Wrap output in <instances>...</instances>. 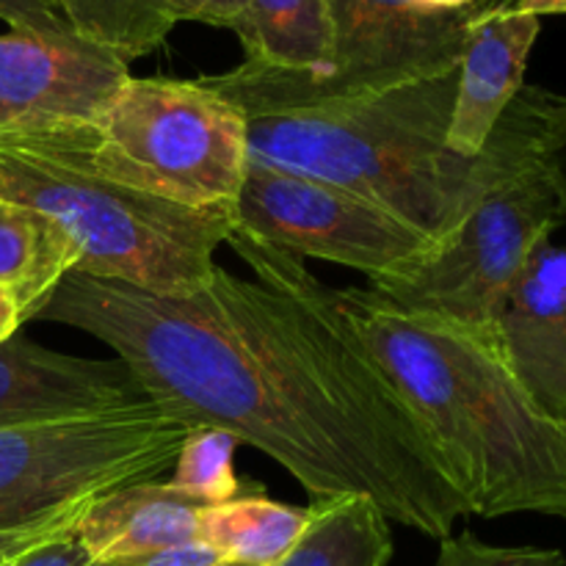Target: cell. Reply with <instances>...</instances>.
Wrapping results in <instances>:
<instances>
[{"mask_svg":"<svg viewBox=\"0 0 566 566\" xmlns=\"http://www.w3.org/2000/svg\"><path fill=\"white\" fill-rule=\"evenodd\" d=\"M130 64L75 36H0V114L9 122H92Z\"/></svg>","mask_w":566,"mask_h":566,"instance_id":"cell-10","label":"cell"},{"mask_svg":"<svg viewBox=\"0 0 566 566\" xmlns=\"http://www.w3.org/2000/svg\"><path fill=\"white\" fill-rule=\"evenodd\" d=\"M92 564L94 558L88 556L86 547L81 545L75 531H70V534L53 536V539L31 547V551L22 553L20 558H14V562L6 566H92Z\"/></svg>","mask_w":566,"mask_h":566,"instance_id":"cell-24","label":"cell"},{"mask_svg":"<svg viewBox=\"0 0 566 566\" xmlns=\"http://www.w3.org/2000/svg\"><path fill=\"white\" fill-rule=\"evenodd\" d=\"M517 0H475V11H512Z\"/></svg>","mask_w":566,"mask_h":566,"instance_id":"cell-30","label":"cell"},{"mask_svg":"<svg viewBox=\"0 0 566 566\" xmlns=\"http://www.w3.org/2000/svg\"><path fill=\"white\" fill-rule=\"evenodd\" d=\"M81 252L55 221L25 205L0 199V287L14 298L22 324L33 321Z\"/></svg>","mask_w":566,"mask_h":566,"instance_id":"cell-17","label":"cell"},{"mask_svg":"<svg viewBox=\"0 0 566 566\" xmlns=\"http://www.w3.org/2000/svg\"><path fill=\"white\" fill-rule=\"evenodd\" d=\"M495 352L531 401L566 429V249L539 243L495 318Z\"/></svg>","mask_w":566,"mask_h":566,"instance_id":"cell-12","label":"cell"},{"mask_svg":"<svg viewBox=\"0 0 566 566\" xmlns=\"http://www.w3.org/2000/svg\"><path fill=\"white\" fill-rule=\"evenodd\" d=\"M227 562L216 547H210L208 542L193 539L182 542V545L160 547V551L144 553V556L125 558V562H116L119 566H219Z\"/></svg>","mask_w":566,"mask_h":566,"instance_id":"cell-25","label":"cell"},{"mask_svg":"<svg viewBox=\"0 0 566 566\" xmlns=\"http://www.w3.org/2000/svg\"><path fill=\"white\" fill-rule=\"evenodd\" d=\"M434 566H566V556L562 551H545V547L490 545L464 531L459 536L451 534L440 539Z\"/></svg>","mask_w":566,"mask_h":566,"instance_id":"cell-21","label":"cell"},{"mask_svg":"<svg viewBox=\"0 0 566 566\" xmlns=\"http://www.w3.org/2000/svg\"><path fill=\"white\" fill-rule=\"evenodd\" d=\"M0 20L20 33L75 36L59 11V0H0ZM77 39V36H75Z\"/></svg>","mask_w":566,"mask_h":566,"instance_id":"cell-23","label":"cell"},{"mask_svg":"<svg viewBox=\"0 0 566 566\" xmlns=\"http://www.w3.org/2000/svg\"><path fill=\"white\" fill-rule=\"evenodd\" d=\"M562 221V202L542 169L534 138L528 153L481 193L446 241L409 271L368 282V287L403 313L440 321L495 348L503 298Z\"/></svg>","mask_w":566,"mask_h":566,"instance_id":"cell-7","label":"cell"},{"mask_svg":"<svg viewBox=\"0 0 566 566\" xmlns=\"http://www.w3.org/2000/svg\"><path fill=\"white\" fill-rule=\"evenodd\" d=\"M335 48L324 75L238 64L224 75L202 77L238 108L376 92L418 77L457 70L468 39L470 9L426 11L412 0H329Z\"/></svg>","mask_w":566,"mask_h":566,"instance_id":"cell-8","label":"cell"},{"mask_svg":"<svg viewBox=\"0 0 566 566\" xmlns=\"http://www.w3.org/2000/svg\"><path fill=\"white\" fill-rule=\"evenodd\" d=\"M235 33L243 64L298 77L324 75L335 48L329 0H247Z\"/></svg>","mask_w":566,"mask_h":566,"instance_id":"cell-16","label":"cell"},{"mask_svg":"<svg viewBox=\"0 0 566 566\" xmlns=\"http://www.w3.org/2000/svg\"><path fill=\"white\" fill-rule=\"evenodd\" d=\"M459 66L376 92L247 108L252 164L313 177L442 243L481 193L528 153L539 86H523L475 158L448 147Z\"/></svg>","mask_w":566,"mask_h":566,"instance_id":"cell-2","label":"cell"},{"mask_svg":"<svg viewBox=\"0 0 566 566\" xmlns=\"http://www.w3.org/2000/svg\"><path fill=\"white\" fill-rule=\"evenodd\" d=\"M149 401L136 374L114 359L50 352L14 332L0 343V429L114 412Z\"/></svg>","mask_w":566,"mask_h":566,"instance_id":"cell-11","label":"cell"},{"mask_svg":"<svg viewBox=\"0 0 566 566\" xmlns=\"http://www.w3.org/2000/svg\"><path fill=\"white\" fill-rule=\"evenodd\" d=\"M205 506L208 503L186 495L169 481H142L92 503L75 525V536L94 562L116 564L199 539Z\"/></svg>","mask_w":566,"mask_h":566,"instance_id":"cell-14","label":"cell"},{"mask_svg":"<svg viewBox=\"0 0 566 566\" xmlns=\"http://www.w3.org/2000/svg\"><path fill=\"white\" fill-rule=\"evenodd\" d=\"M238 446L230 431L193 429L177 451L169 484L208 506L243 495L235 473Z\"/></svg>","mask_w":566,"mask_h":566,"instance_id":"cell-20","label":"cell"},{"mask_svg":"<svg viewBox=\"0 0 566 566\" xmlns=\"http://www.w3.org/2000/svg\"><path fill=\"white\" fill-rule=\"evenodd\" d=\"M390 525L370 497H315L302 536L276 566H387L396 551Z\"/></svg>","mask_w":566,"mask_h":566,"instance_id":"cell-18","label":"cell"},{"mask_svg":"<svg viewBox=\"0 0 566 566\" xmlns=\"http://www.w3.org/2000/svg\"><path fill=\"white\" fill-rule=\"evenodd\" d=\"M304 523H307V509L269 501L263 492L260 495L252 492L205 506L199 520V539L216 547L227 562L276 566L296 545Z\"/></svg>","mask_w":566,"mask_h":566,"instance_id":"cell-19","label":"cell"},{"mask_svg":"<svg viewBox=\"0 0 566 566\" xmlns=\"http://www.w3.org/2000/svg\"><path fill=\"white\" fill-rule=\"evenodd\" d=\"M235 221L293 258L354 269L368 282L403 274L437 247L368 199L252 160L238 193Z\"/></svg>","mask_w":566,"mask_h":566,"instance_id":"cell-9","label":"cell"},{"mask_svg":"<svg viewBox=\"0 0 566 566\" xmlns=\"http://www.w3.org/2000/svg\"><path fill=\"white\" fill-rule=\"evenodd\" d=\"M99 175L182 208H235L247 116L199 81L127 77L92 122H72Z\"/></svg>","mask_w":566,"mask_h":566,"instance_id":"cell-5","label":"cell"},{"mask_svg":"<svg viewBox=\"0 0 566 566\" xmlns=\"http://www.w3.org/2000/svg\"><path fill=\"white\" fill-rule=\"evenodd\" d=\"M0 199L55 221L81 252V274L153 293L202 285L235 224V208H182L99 175L72 122L0 127Z\"/></svg>","mask_w":566,"mask_h":566,"instance_id":"cell-4","label":"cell"},{"mask_svg":"<svg viewBox=\"0 0 566 566\" xmlns=\"http://www.w3.org/2000/svg\"><path fill=\"white\" fill-rule=\"evenodd\" d=\"M536 155L562 202L566 221V97L542 88L539 105V136H536Z\"/></svg>","mask_w":566,"mask_h":566,"instance_id":"cell-22","label":"cell"},{"mask_svg":"<svg viewBox=\"0 0 566 566\" xmlns=\"http://www.w3.org/2000/svg\"><path fill=\"white\" fill-rule=\"evenodd\" d=\"M155 401L0 429V534L83 517L122 486L175 468L191 434Z\"/></svg>","mask_w":566,"mask_h":566,"instance_id":"cell-6","label":"cell"},{"mask_svg":"<svg viewBox=\"0 0 566 566\" xmlns=\"http://www.w3.org/2000/svg\"><path fill=\"white\" fill-rule=\"evenodd\" d=\"M6 125V116L3 114H0V127H3Z\"/></svg>","mask_w":566,"mask_h":566,"instance_id":"cell-33","label":"cell"},{"mask_svg":"<svg viewBox=\"0 0 566 566\" xmlns=\"http://www.w3.org/2000/svg\"><path fill=\"white\" fill-rule=\"evenodd\" d=\"M224 243L254 280L216 265L193 291L153 293L70 271L33 321L97 337L149 401L188 429L230 431L263 451L313 501L363 495L390 523L451 536L468 503L324 282L238 221Z\"/></svg>","mask_w":566,"mask_h":566,"instance_id":"cell-1","label":"cell"},{"mask_svg":"<svg viewBox=\"0 0 566 566\" xmlns=\"http://www.w3.org/2000/svg\"><path fill=\"white\" fill-rule=\"evenodd\" d=\"M77 523H81V517H66V520H55V523L36 525V528L9 531V534H0V566L11 564L14 558H20L22 553H28L31 547L42 545V542L53 539V536L70 534V531H75Z\"/></svg>","mask_w":566,"mask_h":566,"instance_id":"cell-26","label":"cell"},{"mask_svg":"<svg viewBox=\"0 0 566 566\" xmlns=\"http://www.w3.org/2000/svg\"><path fill=\"white\" fill-rule=\"evenodd\" d=\"M22 318H20V310H17L14 298L0 287V343L9 340L14 332H20Z\"/></svg>","mask_w":566,"mask_h":566,"instance_id":"cell-27","label":"cell"},{"mask_svg":"<svg viewBox=\"0 0 566 566\" xmlns=\"http://www.w3.org/2000/svg\"><path fill=\"white\" fill-rule=\"evenodd\" d=\"M542 17L528 11L470 9L468 39L459 59L448 147L475 158L490 142L501 116L525 86L528 55L539 36Z\"/></svg>","mask_w":566,"mask_h":566,"instance_id":"cell-13","label":"cell"},{"mask_svg":"<svg viewBox=\"0 0 566 566\" xmlns=\"http://www.w3.org/2000/svg\"><path fill=\"white\" fill-rule=\"evenodd\" d=\"M412 3L426 11H462V9H470L475 0H412Z\"/></svg>","mask_w":566,"mask_h":566,"instance_id":"cell-29","label":"cell"},{"mask_svg":"<svg viewBox=\"0 0 566 566\" xmlns=\"http://www.w3.org/2000/svg\"><path fill=\"white\" fill-rule=\"evenodd\" d=\"M92 566H119V564H105V562H94Z\"/></svg>","mask_w":566,"mask_h":566,"instance_id":"cell-32","label":"cell"},{"mask_svg":"<svg viewBox=\"0 0 566 566\" xmlns=\"http://www.w3.org/2000/svg\"><path fill=\"white\" fill-rule=\"evenodd\" d=\"M326 291L437 442L470 514L566 520V429L490 343L403 313L370 287Z\"/></svg>","mask_w":566,"mask_h":566,"instance_id":"cell-3","label":"cell"},{"mask_svg":"<svg viewBox=\"0 0 566 566\" xmlns=\"http://www.w3.org/2000/svg\"><path fill=\"white\" fill-rule=\"evenodd\" d=\"M247 0H59L77 39L119 61L142 59L164 44L177 22H208L235 31Z\"/></svg>","mask_w":566,"mask_h":566,"instance_id":"cell-15","label":"cell"},{"mask_svg":"<svg viewBox=\"0 0 566 566\" xmlns=\"http://www.w3.org/2000/svg\"><path fill=\"white\" fill-rule=\"evenodd\" d=\"M517 11H528V14H566V0H517L514 6Z\"/></svg>","mask_w":566,"mask_h":566,"instance_id":"cell-28","label":"cell"},{"mask_svg":"<svg viewBox=\"0 0 566 566\" xmlns=\"http://www.w3.org/2000/svg\"><path fill=\"white\" fill-rule=\"evenodd\" d=\"M219 566H249V564H238V562H221Z\"/></svg>","mask_w":566,"mask_h":566,"instance_id":"cell-31","label":"cell"}]
</instances>
